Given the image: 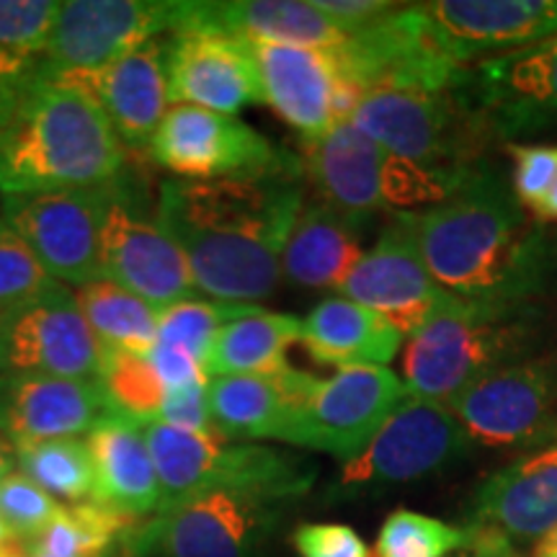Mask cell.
<instances>
[{"label": "cell", "instance_id": "f6af8a7d", "mask_svg": "<svg viewBox=\"0 0 557 557\" xmlns=\"http://www.w3.org/2000/svg\"><path fill=\"white\" fill-rule=\"evenodd\" d=\"M0 557H29V553H26V542L13 537L9 527H5L3 517H0Z\"/></svg>", "mask_w": 557, "mask_h": 557}, {"label": "cell", "instance_id": "9c48e42d", "mask_svg": "<svg viewBox=\"0 0 557 557\" xmlns=\"http://www.w3.org/2000/svg\"><path fill=\"white\" fill-rule=\"evenodd\" d=\"M406 395V382L387 367L338 369L333 377L315 380L276 442L325 451L348 462L367 449Z\"/></svg>", "mask_w": 557, "mask_h": 557}, {"label": "cell", "instance_id": "4dcf8cb0", "mask_svg": "<svg viewBox=\"0 0 557 557\" xmlns=\"http://www.w3.org/2000/svg\"><path fill=\"white\" fill-rule=\"evenodd\" d=\"M58 0H0V124L41 81Z\"/></svg>", "mask_w": 557, "mask_h": 557}, {"label": "cell", "instance_id": "74e56055", "mask_svg": "<svg viewBox=\"0 0 557 557\" xmlns=\"http://www.w3.org/2000/svg\"><path fill=\"white\" fill-rule=\"evenodd\" d=\"M455 549H468L465 529L400 508L382 524L374 557H447Z\"/></svg>", "mask_w": 557, "mask_h": 557}, {"label": "cell", "instance_id": "8fae6325", "mask_svg": "<svg viewBox=\"0 0 557 557\" xmlns=\"http://www.w3.org/2000/svg\"><path fill=\"white\" fill-rule=\"evenodd\" d=\"M150 158L181 181L267 176L297 169L299 158L276 148L238 116L176 103L150 143Z\"/></svg>", "mask_w": 557, "mask_h": 557}, {"label": "cell", "instance_id": "44dd1931", "mask_svg": "<svg viewBox=\"0 0 557 557\" xmlns=\"http://www.w3.org/2000/svg\"><path fill=\"white\" fill-rule=\"evenodd\" d=\"M418 9L459 67L557 34V0H436Z\"/></svg>", "mask_w": 557, "mask_h": 557}, {"label": "cell", "instance_id": "d4e9b609", "mask_svg": "<svg viewBox=\"0 0 557 557\" xmlns=\"http://www.w3.org/2000/svg\"><path fill=\"white\" fill-rule=\"evenodd\" d=\"M169 101L235 116L261 101L259 73L246 41L220 34H165Z\"/></svg>", "mask_w": 557, "mask_h": 557}, {"label": "cell", "instance_id": "e0dca14e", "mask_svg": "<svg viewBox=\"0 0 557 557\" xmlns=\"http://www.w3.org/2000/svg\"><path fill=\"white\" fill-rule=\"evenodd\" d=\"M176 0H65L47 41L41 81L99 70L171 34Z\"/></svg>", "mask_w": 557, "mask_h": 557}, {"label": "cell", "instance_id": "484cf974", "mask_svg": "<svg viewBox=\"0 0 557 557\" xmlns=\"http://www.w3.org/2000/svg\"><path fill=\"white\" fill-rule=\"evenodd\" d=\"M302 176L318 201L354 225L385 212L387 152L344 120L320 137L302 139Z\"/></svg>", "mask_w": 557, "mask_h": 557}, {"label": "cell", "instance_id": "ac0fdd59", "mask_svg": "<svg viewBox=\"0 0 557 557\" xmlns=\"http://www.w3.org/2000/svg\"><path fill=\"white\" fill-rule=\"evenodd\" d=\"M246 50L259 73L261 101L302 139L320 137L333 124L348 120L361 99L333 50L271 41H246Z\"/></svg>", "mask_w": 557, "mask_h": 557}, {"label": "cell", "instance_id": "83f0119b", "mask_svg": "<svg viewBox=\"0 0 557 557\" xmlns=\"http://www.w3.org/2000/svg\"><path fill=\"white\" fill-rule=\"evenodd\" d=\"M315 380V374L295 367L276 374L209 377L207 398L214 426L227 442H276L289 413Z\"/></svg>", "mask_w": 557, "mask_h": 557}, {"label": "cell", "instance_id": "ee69618b", "mask_svg": "<svg viewBox=\"0 0 557 557\" xmlns=\"http://www.w3.org/2000/svg\"><path fill=\"white\" fill-rule=\"evenodd\" d=\"M312 3L331 21L351 32L398 9V3H387V0H312Z\"/></svg>", "mask_w": 557, "mask_h": 557}, {"label": "cell", "instance_id": "ffe728a7", "mask_svg": "<svg viewBox=\"0 0 557 557\" xmlns=\"http://www.w3.org/2000/svg\"><path fill=\"white\" fill-rule=\"evenodd\" d=\"M462 90L496 137L557 129V34L478 62L465 75Z\"/></svg>", "mask_w": 557, "mask_h": 557}, {"label": "cell", "instance_id": "8992f818", "mask_svg": "<svg viewBox=\"0 0 557 557\" xmlns=\"http://www.w3.org/2000/svg\"><path fill=\"white\" fill-rule=\"evenodd\" d=\"M289 498L267 491H207L137 521L124 557H259Z\"/></svg>", "mask_w": 557, "mask_h": 557}, {"label": "cell", "instance_id": "9a60e30c", "mask_svg": "<svg viewBox=\"0 0 557 557\" xmlns=\"http://www.w3.org/2000/svg\"><path fill=\"white\" fill-rule=\"evenodd\" d=\"M103 351L75 302V292L60 282L0 312V374L99 382Z\"/></svg>", "mask_w": 557, "mask_h": 557}, {"label": "cell", "instance_id": "4316f807", "mask_svg": "<svg viewBox=\"0 0 557 557\" xmlns=\"http://www.w3.org/2000/svg\"><path fill=\"white\" fill-rule=\"evenodd\" d=\"M96 468V504L127 519H150L163 504V487L145 423L114 413L86 436Z\"/></svg>", "mask_w": 557, "mask_h": 557}, {"label": "cell", "instance_id": "6da1fadb", "mask_svg": "<svg viewBox=\"0 0 557 557\" xmlns=\"http://www.w3.org/2000/svg\"><path fill=\"white\" fill-rule=\"evenodd\" d=\"M302 205L299 163L267 176L165 178L156 214L184 250L199 295L259 305L282 284V253Z\"/></svg>", "mask_w": 557, "mask_h": 557}, {"label": "cell", "instance_id": "c3c4849f", "mask_svg": "<svg viewBox=\"0 0 557 557\" xmlns=\"http://www.w3.org/2000/svg\"><path fill=\"white\" fill-rule=\"evenodd\" d=\"M532 557H557V529H553L547 537H542L537 545H534Z\"/></svg>", "mask_w": 557, "mask_h": 557}, {"label": "cell", "instance_id": "bcb514c9", "mask_svg": "<svg viewBox=\"0 0 557 557\" xmlns=\"http://www.w3.org/2000/svg\"><path fill=\"white\" fill-rule=\"evenodd\" d=\"M16 470H18L16 444H13L9 436L0 434V480H5L11 472H16Z\"/></svg>", "mask_w": 557, "mask_h": 557}, {"label": "cell", "instance_id": "cb8c5ba5", "mask_svg": "<svg viewBox=\"0 0 557 557\" xmlns=\"http://www.w3.org/2000/svg\"><path fill=\"white\" fill-rule=\"evenodd\" d=\"M116 410L99 382L0 374V434L13 444L88 436Z\"/></svg>", "mask_w": 557, "mask_h": 557}, {"label": "cell", "instance_id": "3957f363", "mask_svg": "<svg viewBox=\"0 0 557 557\" xmlns=\"http://www.w3.org/2000/svg\"><path fill=\"white\" fill-rule=\"evenodd\" d=\"M127 150L86 90L39 86L0 124V199L96 189L120 178Z\"/></svg>", "mask_w": 557, "mask_h": 557}, {"label": "cell", "instance_id": "1f68e13d", "mask_svg": "<svg viewBox=\"0 0 557 557\" xmlns=\"http://www.w3.org/2000/svg\"><path fill=\"white\" fill-rule=\"evenodd\" d=\"M297 341H302V318L259 308L218 333L207 357V374H276L289 367L287 351Z\"/></svg>", "mask_w": 557, "mask_h": 557}, {"label": "cell", "instance_id": "7dc6e473", "mask_svg": "<svg viewBox=\"0 0 557 557\" xmlns=\"http://www.w3.org/2000/svg\"><path fill=\"white\" fill-rule=\"evenodd\" d=\"M534 218L540 222H557V178L553 184V189L547 191V197L542 199V205L534 209Z\"/></svg>", "mask_w": 557, "mask_h": 557}, {"label": "cell", "instance_id": "2e32d148", "mask_svg": "<svg viewBox=\"0 0 557 557\" xmlns=\"http://www.w3.org/2000/svg\"><path fill=\"white\" fill-rule=\"evenodd\" d=\"M557 529V442L532 449L478 487L465 527L475 557H517Z\"/></svg>", "mask_w": 557, "mask_h": 557}, {"label": "cell", "instance_id": "7a4b0ae2", "mask_svg": "<svg viewBox=\"0 0 557 557\" xmlns=\"http://www.w3.org/2000/svg\"><path fill=\"white\" fill-rule=\"evenodd\" d=\"M444 289L480 302H529L549 274L547 235L498 173L478 165L447 201L398 212Z\"/></svg>", "mask_w": 557, "mask_h": 557}, {"label": "cell", "instance_id": "ba28073f", "mask_svg": "<svg viewBox=\"0 0 557 557\" xmlns=\"http://www.w3.org/2000/svg\"><path fill=\"white\" fill-rule=\"evenodd\" d=\"M101 267L107 282L120 284L158 310L199 297L184 250L165 233L156 207H148L127 173L109 186Z\"/></svg>", "mask_w": 557, "mask_h": 557}, {"label": "cell", "instance_id": "5bb4252c", "mask_svg": "<svg viewBox=\"0 0 557 557\" xmlns=\"http://www.w3.org/2000/svg\"><path fill=\"white\" fill-rule=\"evenodd\" d=\"M109 186L0 199V218L29 246L47 276L81 289L101 282V230Z\"/></svg>", "mask_w": 557, "mask_h": 557}, {"label": "cell", "instance_id": "277c9868", "mask_svg": "<svg viewBox=\"0 0 557 557\" xmlns=\"http://www.w3.org/2000/svg\"><path fill=\"white\" fill-rule=\"evenodd\" d=\"M534 318L527 302L457 297L408 336L403 351L408 395L449 406L485 374L524 359L534 344Z\"/></svg>", "mask_w": 557, "mask_h": 557}, {"label": "cell", "instance_id": "f35d334b", "mask_svg": "<svg viewBox=\"0 0 557 557\" xmlns=\"http://www.w3.org/2000/svg\"><path fill=\"white\" fill-rule=\"evenodd\" d=\"M62 508L65 506H60V500L41 491L24 472L16 470L5 480H0V517H3L13 537L21 542H32L37 537Z\"/></svg>", "mask_w": 557, "mask_h": 557}, {"label": "cell", "instance_id": "7402d4cb", "mask_svg": "<svg viewBox=\"0 0 557 557\" xmlns=\"http://www.w3.org/2000/svg\"><path fill=\"white\" fill-rule=\"evenodd\" d=\"M50 81L86 90L107 114L124 150H150L152 137L165 111L171 109L169 78H165V34L99 70L65 73Z\"/></svg>", "mask_w": 557, "mask_h": 557}, {"label": "cell", "instance_id": "f546056e", "mask_svg": "<svg viewBox=\"0 0 557 557\" xmlns=\"http://www.w3.org/2000/svg\"><path fill=\"white\" fill-rule=\"evenodd\" d=\"M361 256V227L305 197L282 253V278L305 289H338Z\"/></svg>", "mask_w": 557, "mask_h": 557}, {"label": "cell", "instance_id": "b9f144b4", "mask_svg": "<svg viewBox=\"0 0 557 557\" xmlns=\"http://www.w3.org/2000/svg\"><path fill=\"white\" fill-rule=\"evenodd\" d=\"M207 387H209V380L169 389V393H165L163 408H160V413L152 423H163V426L189 431V434H197V436L225 438L218 431V426H214L212 410H209Z\"/></svg>", "mask_w": 557, "mask_h": 557}, {"label": "cell", "instance_id": "5b68a950", "mask_svg": "<svg viewBox=\"0 0 557 557\" xmlns=\"http://www.w3.org/2000/svg\"><path fill=\"white\" fill-rule=\"evenodd\" d=\"M465 83V81H462ZM348 122L387 156L426 171H470L491 139L487 116L462 86L447 90H369Z\"/></svg>", "mask_w": 557, "mask_h": 557}, {"label": "cell", "instance_id": "f1b7e54d", "mask_svg": "<svg viewBox=\"0 0 557 557\" xmlns=\"http://www.w3.org/2000/svg\"><path fill=\"white\" fill-rule=\"evenodd\" d=\"M406 336L377 312L346 297H331L302 318V346L320 364L336 369L387 367Z\"/></svg>", "mask_w": 557, "mask_h": 557}, {"label": "cell", "instance_id": "d6a6232c", "mask_svg": "<svg viewBox=\"0 0 557 557\" xmlns=\"http://www.w3.org/2000/svg\"><path fill=\"white\" fill-rule=\"evenodd\" d=\"M137 519L88 504L65 506L32 542L29 557H124V540Z\"/></svg>", "mask_w": 557, "mask_h": 557}, {"label": "cell", "instance_id": "d6986e66", "mask_svg": "<svg viewBox=\"0 0 557 557\" xmlns=\"http://www.w3.org/2000/svg\"><path fill=\"white\" fill-rule=\"evenodd\" d=\"M338 292L341 297L377 312L403 336H413L457 299L431 276L398 212L382 227L377 243L364 250Z\"/></svg>", "mask_w": 557, "mask_h": 557}, {"label": "cell", "instance_id": "60d3db41", "mask_svg": "<svg viewBox=\"0 0 557 557\" xmlns=\"http://www.w3.org/2000/svg\"><path fill=\"white\" fill-rule=\"evenodd\" d=\"M513 156V197L534 214L557 178V148L553 145H511Z\"/></svg>", "mask_w": 557, "mask_h": 557}, {"label": "cell", "instance_id": "e575fe53", "mask_svg": "<svg viewBox=\"0 0 557 557\" xmlns=\"http://www.w3.org/2000/svg\"><path fill=\"white\" fill-rule=\"evenodd\" d=\"M18 472L34 480L54 500L70 506L96 500V468L86 438H52V442L18 444Z\"/></svg>", "mask_w": 557, "mask_h": 557}, {"label": "cell", "instance_id": "52a82bcc", "mask_svg": "<svg viewBox=\"0 0 557 557\" xmlns=\"http://www.w3.org/2000/svg\"><path fill=\"white\" fill-rule=\"evenodd\" d=\"M145 436L163 487L160 508L207 491H267L292 500L315 480L310 462L261 444L197 436L163 423H148Z\"/></svg>", "mask_w": 557, "mask_h": 557}, {"label": "cell", "instance_id": "d590c367", "mask_svg": "<svg viewBox=\"0 0 557 557\" xmlns=\"http://www.w3.org/2000/svg\"><path fill=\"white\" fill-rule=\"evenodd\" d=\"M99 385L116 413L135 418L145 426L156 421L169 393L148 357L122 348L103 351Z\"/></svg>", "mask_w": 557, "mask_h": 557}, {"label": "cell", "instance_id": "7bdbcfd3", "mask_svg": "<svg viewBox=\"0 0 557 557\" xmlns=\"http://www.w3.org/2000/svg\"><path fill=\"white\" fill-rule=\"evenodd\" d=\"M292 545L299 557H372L367 542L346 524H299L292 532Z\"/></svg>", "mask_w": 557, "mask_h": 557}, {"label": "cell", "instance_id": "603a6c76", "mask_svg": "<svg viewBox=\"0 0 557 557\" xmlns=\"http://www.w3.org/2000/svg\"><path fill=\"white\" fill-rule=\"evenodd\" d=\"M181 32L315 50H341L351 37L312 0H176L171 34Z\"/></svg>", "mask_w": 557, "mask_h": 557}, {"label": "cell", "instance_id": "8d00e7d4", "mask_svg": "<svg viewBox=\"0 0 557 557\" xmlns=\"http://www.w3.org/2000/svg\"><path fill=\"white\" fill-rule=\"evenodd\" d=\"M259 310V305H227L214 299H184L160 310L158 315V346H171L189 354L199 364L207 367V357L212 351L214 338L227 323L248 312Z\"/></svg>", "mask_w": 557, "mask_h": 557}, {"label": "cell", "instance_id": "836d02e7", "mask_svg": "<svg viewBox=\"0 0 557 557\" xmlns=\"http://www.w3.org/2000/svg\"><path fill=\"white\" fill-rule=\"evenodd\" d=\"M73 292L88 329L103 348H122L148 357L158 338V308L107 278Z\"/></svg>", "mask_w": 557, "mask_h": 557}, {"label": "cell", "instance_id": "30bf717a", "mask_svg": "<svg viewBox=\"0 0 557 557\" xmlns=\"http://www.w3.org/2000/svg\"><path fill=\"white\" fill-rule=\"evenodd\" d=\"M470 438L449 406L406 395L367 449L341 468V496L416 483L468 455Z\"/></svg>", "mask_w": 557, "mask_h": 557}, {"label": "cell", "instance_id": "ab89813d", "mask_svg": "<svg viewBox=\"0 0 557 557\" xmlns=\"http://www.w3.org/2000/svg\"><path fill=\"white\" fill-rule=\"evenodd\" d=\"M54 284L16 230L0 218V312L16 308Z\"/></svg>", "mask_w": 557, "mask_h": 557}, {"label": "cell", "instance_id": "7c38bea8", "mask_svg": "<svg viewBox=\"0 0 557 557\" xmlns=\"http://www.w3.org/2000/svg\"><path fill=\"white\" fill-rule=\"evenodd\" d=\"M470 444L537 449L557 442V359H521L449 403Z\"/></svg>", "mask_w": 557, "mask_h": 557}, {"label": "cell", "instance_id": "4fadbf2b", "mask_svg": "<svg viewBox=\"0 0 557 557\" xmlns=\"http://www.w3.org/2000/svg\"><path fill=\"white\" fill-rule=\"evenodd\" d=\"M333 52L361 96L369 90H447L462 86L468 75V67H459L438 45L418 3L398 5L359 26Z\"/></svg>", "mask_w": 557, "mask_h": 557}]
</instances>
